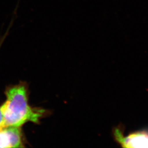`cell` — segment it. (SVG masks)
<instances>
[{
	"instance_id": "cell-2",
	"label": "cell",
	"mask_w": 148,
	"mask_h": 148,
	"mask_svg": "<svg viewBox=\"0 0 148 148\" xmlns=\"http://www.w3.org/2000/svg\"><path fill=\"white\" fill-rule=\"evenodd\" d=\"M113 136L122 147L148 148V128L130 133L125 136L121 127H116L113 130Z\"/></svg>"
},
{
	"instance_id": "cell-5",
	"label": "cell",
	"mask_w": 148,
	"mask_h": 148,
	"mask_svg": "<svg viewBox=\"0 0 148 148\" xmlns=\"http://www.w3.org/2000/svg\"><path fill=\"white\" fill-rule=\"evenodd\" d=\"M5 128H6V126H5V121H4V119L3 116L2 112L1 110V108H0V131L3 130Z\"/></svg>"
},
{
	"instance_id": "cell-4",
	"label": "cell",
	"mask_w": 148,
	"mask_h": 148,
	"mask_svg": "<svg viewBox=\"0 0 148 148\" xmlns=\"http://www.w3.org/2000/svg\"><path fill=\"white\" fill-rule=\"evenodd\" d=\"M0 148H11L10 138L5 128L0 131Z\"/></svg>"
},
{
	"instance_id": "cell-1",
	"label": "cell",
	"mask_w": 148,
	"mask_h": 148,
	"mask_svg": "<svg viewBox=\"0 0 148 148\" xmlns=\"http://www.w3.org/2000/svg\"><path fill=\"white\" fill-rule=\"evenodd\" d=\"M7 100L1 107L5 126L18 127L27 121L37 122L42 116L41 110L32 108L28 104L27 90L19 85L7 90Z\"/></svg>"
},
{
	"instance_id": "cell-3",
	"label": "cell",
	"mask_w": 148,
	"mask_h": 148,
	"mask_svg": "<svg viewBox=\"0 0 148 148\" xmlns=\"http://www.w3.org/2000/svg\"><path fill=\"white\" fill-rule=\"evenodd\" d=\"M5 130L9 134L11 140V148L22 147L21 131L18 127H7Z\"/></svg>"
}]
</instances>
